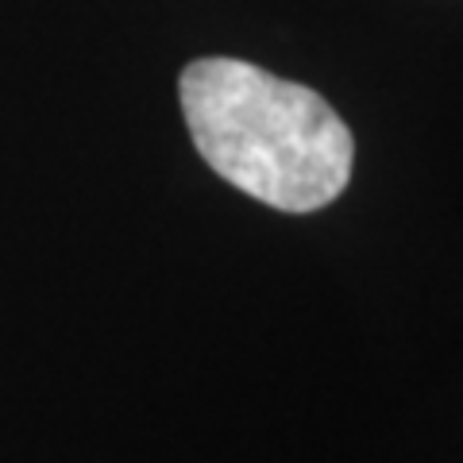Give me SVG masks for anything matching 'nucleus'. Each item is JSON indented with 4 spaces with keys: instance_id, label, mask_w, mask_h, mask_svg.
<instances>
[{
    "instance_id": "nucleus-1",
    "label": "nucleus",
    "mask_w": 463,
    "mask_h": 463,
    "mask_svg": "<svg viewBox=\"0 0 463 463\" xmlns=\"http://www.w3.org/2000/svg\"><path fill=\"white\" fill-rule=\"evenodd\" d=\"M178 97L197 155L270 209H325L352 178V132L309 85L240 58H197L182 70Z\"/></svg>"
}]
</instances>
